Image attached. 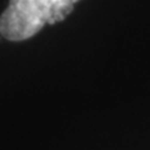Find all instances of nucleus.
<instances>
[{"instance_id":"f257e3e1","label":"nucleus","mask_w":150,"mask_h":150,"mask_svg":"<svg viewBox=\"0 0 150 150\" xmlns=\"http://www.w3.org/2000/svg\"><path fill=\"white\" fill-rule=\"evenodd\" d=\"M80 0H9L0 16V35L9 41H24L44 26L64 20Z\"/></svg>"}]
</instances>
